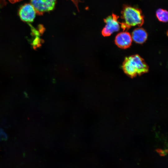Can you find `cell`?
Wrapping results in <instances>:
<instances>
[{
	"instance_id": "obj_1",
	"label": "cell",
	"mask_w": 168,
	"mask_h": 168,
	"mask_svg": "<svg viewBox=\"0 0 168 168\" xmlns=\"http://www.w3.org/2000/svg\"><path fill=\"white\" fill-rule=\"evenodd\" d=\"M121 14V18L124 21L120 22V27L124 31L128 30L132 26H141L144 23L143 15L139 8L124 5Z\"/></svg>"
},
{
	"instance_id": "obj_2",
	"label": "cell",
	"mask_w": 168,
	"mask_h": 168,
	"mask_svg": "<svg viewBox=\"0 0 168 168\" xmlns=\"http://www.w3.org/2000/svg\"><path fill=\"white\" fill-rule=\"evenodd\" d=\"M122 68L124 72L132 78L147 72L149 70L144 60L138 54L125 57Z\"/></svg>"
},
{
	"instance_id": "obj_3",
	"label": "cell",
	"mask_w": 168,
	"mask_h": 168,
	"mask_svg": "<svg viewBox=\"0 0 168 168\" xmlns=\"http://www.w3.org/2000/svg\"><path fill=\"white\" fill-rule=\"evenodd\" d=\"M119 16L113 13L104 19L105 26L102 30V34L104 36H108L120 29V22L118 21Z\"/></svg>"
},
{
	"instance_id": "obj_4",
	"label": "cell",
	"mask_w": 168,
	"mask_h": 168,
	"mask_svg": "<svg viewBox=\"0 0 168 168\" xmlns=\"http://www.w3.org/2000/svg\"><path fill=\"white\" fill-rule=\"evenodd\" d=\"M57 0H30V4L34 8L38 15H43L46 12L53 10L54 8Z\"/></svg>"
},
{
	"instance_id": "obj_5",
	"label": "cell",
	"mask_w": 168,
	"mask_h": 168,
	"mask_svg": "<svg viewBox=\"0 0 168 168\" xmlns=\"http://www.w3.org/2000/svg\"><path fill=\"white\" fill-rule=\"evenodd\" d=\"M18 13L21 20L27 23L33 22L36 14L34 8L30 3L22 5L19 10Z\"/></svg>"
},
{
	"instance_id": "obj_6",
	"label": "cell",
	"mask_w": 168,
	"mask_h": 168,
	"mask_svg": "<svg viewBox=\"0 0 168 168\" xmlns=\"http://www.w3.org/2000/svg\"><path fill=\"white\" fill-rule=\"evenodd\" d=\"M132 39L130 33L126 31L119 33L115 39V44L119 47L126 49L130 47L132 43Z\"/></svg>"
},
{
	"instance_id": "obj_7",
	"label": "cell",
	"mask_w": 168,
	"mask_h": 168,
	"mask_svg": "<svg viewBox=\"0 0 168 168\" xmlns=\"http://www.w3.org/2000/svg\"><path fill=\"white\" fill-rule=\"evenodd\" d=\"M148 35L146 31L142 28L135 29L132 32V39L135 43L142 44L145 42L147 38Z\"/></svg>"
},
{
	"instance_id": "obj_8",
	"label": "cell",
	"mask_w": 168,
	"mask_h": 168,
	"mask_svg": "<svg viewBox=\"0 0 168 168\" xmlns=\"http://www.w3.org/2000/svg\"><path fill=\"white\" fill-rule=\"evenodd\" d=\"M156 16L161 22H167L168 21V12L166 10L161 8L158 9L156 12Z\"/></svg>"
},
{
	"instance_id": "obj_9",
	"label": "cell",
	"mask_w": 168,
	"mask_h": 168,
	"mask_svg": "<svg viewBox=\"0 0 168 168\" xmlns=\"http://www.w3.org/2000/svg\"><path fill=\"white\" fill-rule=\"evenodd\" d=\"M43 42V40L40 39L39 36H36L32 41L31 44L35 49L41 46V43Z\"/></svg>"
},
{
	"instance_id": "obj_10",
	"label": "cell",
	"mask_w": 168,
	"mask_h": 168,
	"mask_svg": "<svg viewBox=\"0 0 168 168\" xmlns=\"http://www.w3.org/2000/svg\"><path fill=\"white\" fill-rule=\"evenodd\" d=\"M156 152L158 153L161 156H165L166 154L164 151L161 149H157L156 150Z\"/></svg>"
},
{
	"instance_id": "obj_11",
	"label": "cell",
	"mask_w": 168,
	"mask_h": 168,
	"mask_svg": "<svg viewBox=\"0 0 168 168\" xmlns=\"http://www.w3.org/2000/svg\"><path fill=\"white\" fill-rule=\"evenodd\" d=\"M9 1L12 3H14L20 2L22 0H8Z\"/></svg>"
}]
</instances>
